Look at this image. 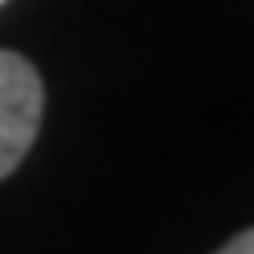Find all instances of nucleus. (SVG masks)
Here are the masks:
<instances>
[{"mask_svg": "<svg viewBox=\"0 0 254 254\" xmlns=\"http://www.w3.org/2000/svg\"><path fill=\"white\" fill-rule=\"evenodd\" d=\"M43 123V76L17 51H0V178L26 161Z\"/></svg>", "mask_w": 254, "mask_h": 254, "instance_id": "nucleus-1", "label": "nucleus"}, {"mask_svg": "<svg viewBox=\"0 0 254 254\" xmlns=\"http://www.w3.org/2000/svg\"><path fill=\"white\" fill-rule=\"evenodd\" d=\"M216 254H254V229H242L237 237H229Z\"/></svg>", "mask_w": 254, "mask_h": 254, "instance_id": "nucleus-2", "label": "nucleus"}, {"mask_svg": "<svg viewBox=\"0 0 254 254\" xmlns=\"http://www.w3.org/2000/svg\"><path fill=\"white\" fill-rule=\"evenodd\" d=\"M0 4H4V0H0Z\"/></svg>", "mask_w": 254, "mask_h": 254, "instance_id": "nucleus-3", "label": "nucleus"}]
</instances>
